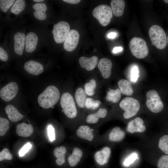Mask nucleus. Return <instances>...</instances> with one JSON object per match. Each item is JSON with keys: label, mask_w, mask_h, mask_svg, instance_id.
Wrapping results in <instances>:
<instances>
[{"label": "nucleus", "mask_w": 168, "mask_h": 168, "mask_svg": "<svg viewBox=\"0 0 168 168\" xmlns=\"http://www.w3.org/2000/svg\"><path fill=\"white\" fill-rule=\"evenodd\" d=\"M60 96L59 91L55 86H49L38 96V103L42 107L49 109L57 103Z\"/></svg>", "instance_id": "obj_1"}, {"label": "nucleus", "mask_w": 168, "mask_h": 168, "mask_svg": "<svg viewBox=\"0 0 168 168\" xmlns=\"http://www.w3.org/2000/svg\"><path fill=\"white\" fill-rule=\"evenodd\" d=\"M149 35L152 44L158 49H162L167 44V38L163 29L157 25L152 26L149 30Z\"/></svg>", "instance_id": "obj_2"}, {"label": "nucleus", "mask_w": 168, "mask_h": 168, "mask_svg": "<svg viewBox=\"0 0 168 168\" xmlns=\"http://www.w3.org/2000/svg\"><path fill=\"white\" fill-rule=\"evenodd\" d=\"M129 47L132 54L138 58H145L149 53L146 41L139 37L132 38L130 41Z\"/></svg>", "instance_id": "obj_3"}, {"label": "nucleus", "mask_w": 168, "mask_h": 168, "mask_svg": "<svg viewBox=\"0 0 168 168\" xmlns=\"http://www.w3.org/2000/svg\"><path fill=\"white\" fill-rule=\"evenodd\" d=\"M119 105L125 111L123 117L125 119L135 115L140 108V104L138 100L129 97L124 98L120 103Z\"/></svg>", "instance_id": "obj_4"}, {"label": "nucleus", "mask_w": 168, "mask_h": 168, "mask_svg": "<svg viewBox=\"0 0 168 168\" xmlns=\"http://www.w3.org/2000/svg\"><path fill=\"white\" fill-rule=\"evenodd\" d=\"M112 13L110 7L105 4L97 6L92 12L93 16L104 26H107L110 23L112 17Z\"/></svg>", "instance_id": "obj_5"}, {"label": "nucleus", "mask_w": 168, "mask_h": 168, "mask_svg": "<svg viewBox=\"0 0 168 168\" xmlns=\"http://www.w3.org/2000/svg\"><path fill=\"white\" fill-rule=\"evenodd\" d=\"M61 106L65 115L70 118L76 117L77 112L75 104L72 96L65 92L62 95L60 101Z\"/></svg>", "instance_id": "obj_6"}, {"label": "nucleus", "mask_w": 168, "mask_h": 168, "mask_svg": "<svg viewBox=\"0 0 168 168\" xmlns=\"http://www.w3.org/2000/svg\"><path fill=\"white\" fill-rule=\"evenodd\" d=\"M146 105L152 112L158 113L162 110L163 104L157 92L154 90L148 91L146 94Z\"/></svg>", "instance_id": "obj_7"}, {"label": "nucleus", "mask_w": 168, "mask_h": 168, "mask_svg": "<svg viewBox=\"0 0 168 168\" xmlns=\"http://www.w3.org/2000/svg\"><path fill=\"white\" fill-rule=\"evenodd\" d=\"M70 29V26L66 21H61L55 24L52 32L55 42L57 44L64 42Z\"/></svg>", "instance_id": "obj_8"}, {"label": "nucleus", "mask_w": 168, "mask_h": 168, "mask_svg": "<svg viewBox=\"0 0 168 168\" xmlns=\"http://www.w3.org/2000/svg\"><path fill=\"white\" fill-rule=\"evenodd\" d=\"M18 90L17 83L14 82H11L0 89V97L5 101H10L16 97Z\"/></svg>", "instance_id": "obj_9"}, {"label": "nucleus", "mask_w": 168, "mask_h": 168, "mask_svg": "<svg viewBox=\"0 0 168 168\" xmlns=\"http://www.w3.org/2000/svg\"><path fill=\"white\" fill-rule=\"evenodd\" d=\"M79 36V34L77 30H70L63 43L64 49L68 52L74 50L78 45Z\"/></svg>", "instance_id": "obj_10"}, {"label": "nucleus", "mask_w": 168, "mask_h": 168, "mask_svg": "<svg viewBox=\"0 0 168 168\" xmlns=\"http://www.w3.org/2000/svg\"><path fill=\"white\" fill-rule=\"evenodd\" d=\"M26 35L22 32H18L14 35V50L17 54L22 55L25 45Z\"/></svg>", "instance_id": "obj_11"}, {"label": "nucleus", "mask_w": 168, "mask_h": 168, "mask_svg": "<svg viewBox=\"0 0 168 168\" xmlns=\"http://www.w3.org/2000/svg\"><path fill=\"white\" fill-rule=\"evenodd\" d=\"M112 63L111 61L106 58H101L98 64V68L103 77L109 78L111 75Z\"/></svg>", "instance_id": "obj_12"}, {"label": "nucleus", "mask_w": 168, "mask_h": 168, "mask_svg": "<svg viewBox=\"0 0 168 168\" xmlns=\"http://www.w3.org/2000/svg\"><path fill=\"white\" fill-rule=\"evenodd\" d=\"M24 68L28 73L36 76L40 74L44 71V67L41 63L33 60L26 62Z\"/></svg>", "instance_id": "obj_13"}, {"label": "nucleus", "mask_w": 168, "mask_h": 168, "mask_svg": "<svg viewBox=\"0 0 168 168\" xmlns=\"http://www.w3.org/2000/svg\"><path fill=\"white\" fill-rule=\"evenodd\" d=\"M143 120L141 118L137 117L129 122L127 125V130L129 133H142L145 131V126L143 125Z\"/></svg>", "instance_id": "obj_14"}, {"label": "nucleus", "mask_w": 168, "mask_h": 168, "mask_svg": "<svg viewBox=\"0 0 168 168\" xmlns=\"http://www.w3.org/2000/svg\"><path fill=\"white\" fill-rule=\"evenodd\" d=\"M38 41V37L36 34L32 32H28L26 37V51L29 53L34 52L36 48Z\"/></svg>", "instance_id": "obj_15"}, {"label": "nucleus", "mask_w": 168, "mask_h": 168, "mask_svg": "<svg viewBox=\"0 0 168 168\" xmlns=\"http://www.w3.org/2000/svg\"><path fill=\"white\" fill-rule=\"evenodd\" d=\"M79 62L82 68L90 71L93 70L96 66L98 62V58L95 56L90 58L82 56L79 58Z\"/></svg>", "instance_id": "obj_16"}, {"label": "nucleus", "mask_w": 168, "mask_h": 168, "mask_svg": "<svg viewBox=\"0 0 168 168\" xmlns=\"http://www.w3.org/2000/svg\"><path fill=\"white\" fill-rule=\"evenodd\" d=\"M32 7L35 10L33 14L36 18L40 21L44 20L46 19L47 15L46 12L47 7L45 3H36L33 5Z\"/></svg>", "instance_id": "obj_17"}, {"label": "nucleus", "mask_w": 168, "mask_h": 168, "mask_svg": "<svg viewBox=\"0 0 168 168\" xmlns=\"http://www.w3.org/2000/svg\"><path fill=\"white\" fill-rule=\"evenodd\" d=\"M33 128L30 124H27L22 123L17 124L16 127V133L20 137L25 138L29 137L33 133Z\"/></svg>", "instance_id": "obj_18"}, {"label": "nucleus", "mask_w": 168, "mask_h": 168, "mask_svg": "<svg viewBox=\"0 0 168 168\" xmlns=\"http://www.w3.org/2000/svg\"><path fill=\"white\" fill-rule=\"evenodd\" d=\"M110 153V149L108 147H105L96 153L94 155L95 160L98 164L103 165L107 162Z\"/></svg>", "instance_id": "obj_19"}, {"label": "nucleus", "mask_w": 168, "mask_h": 168, "mask_svg": "<svg viewBox=\"0 0 168 168\" xmlns=\"http://www.w3.org/2000/svg\"><path fill=\"white\" fill-rule=\"evenodd\" d=\"M5 110L9 119L12 122H17L24 117V116L20 113L16 108L12 105H7Z\"/></svg>", "instance_id": "obj_20"}, {"label": "nucleus", "mask_w": 168, "mask_h": 168, "mask_svg": "<svg viewBox=\"0 0 168 168\" xmlns=\"http://www.w3.org/2000/svg\"><path fill=\"white\" fill-rule=\"evenodd\" d=\"M110 5L112 13L117 17L122 16L123 14L125 6V2L123 0H112Z\"/></svg>", "instance_id": "obj_21"}, {"label": "nucleus", "mask_w": 168, "mask_h": 168, "mask_svg": "<svg viewBox=\"0 0 168 168\" xmlns=\"http://www.w3.org/2000/svg\"><path fill=\"white\" fill-rule=\"evenodd\" d=\"M77 136L82 138L91 141L93 138V135L90 128L86 125L80 126L76 132Z\"/></svg>", "instance_id": "obj_22"}, {"label": "nucleus", "mask_w": 168, "mask_h": 168, "mask_svg": "<svg viewBox=\"0 0 168 168\" xmlns=\"http://www.w3.org/2000/svg\"><path fill=\"white\" fill-rule=\"evenodd\" d=\"M82 154V152L80 149L77 147H74L72 154L68 157L70 166L72 167L75 166L80 161Z\"/></svg>", "instance_id": "obj_23"}, {"label": "nucleus", "mask_w": 168, "mask_h": 168, "mask_svg": "<svg viewBox=\"0 0 168 168\" xmlns=\"http://www.w3.org/2000/svg\"><path fill=\"white\" fill-rule=\"evenodd\" d=\"M66 152V148L63 146L55 148L53 151V154L57 159L56 163L58 166H61L65 162V154Z\"/></svg>", "instance_id": "obj_24"}, {"label": "nucleus", "mask_w": 168, "mask_h": 168, "mask_svg": "<svg viewBox=\"0 0 168 168\" xmlns=\"http://www.w3.org/2000/svg\"><path fill=\"white\" fill-rule=\"evenodd\" d=\"M107 110L105 108H100L98 111L92 114L88 115L86 118V122L89 124H93L97 123L99 118H103L106 115Z\"/></svg>", "instance_id": "obj_25"}, {"label": "nucleus", "mask_w": 168, "mask_h": 168, "mask_svg": "<svg viewBox=\"0 0 168 168\" xmlns=\"http://www.w3.org/2000/svg\"><path fill=\"white\" fill-rule=\"evenodd\" d=\"M118 84L121 93L127 96H130L133 94V90L129 81L125 79H120L118 81Z\"/></svg>", "instance_id": "obj_26"}, {"label": "nucleus", "mask_w": 168, "mask_h": 168, "mask_svg": "<svg viewBox=\"0 0 168 168\" xmlns=\"http://www.w3.org/2000/svg\"><path fill=\"white\" fill-rule=\"evenodd\" d=\"M125 133L119 127L114 128L109 135V139L112 141L117 142L122 140L124 137Z\"/></svg>", "instance_id": "obj_27"}, {"label": "nucleus", "mask_w": 168, "mask_h": 168, "mask_svg": "<svg viewBox=\"0 0 168 168\" xmlns=\"http://www.w3.org/2000/svg\"><path fill=\"white\" fill-rule=\"evenodd\" d=\"M121 93L119 89L113 90L109 88V90L107 92L106 100L108 101L116 103L119 101L121 98Z\"/></svg>", "instance_id": "obj_28"}, {"label": "nucleus", "mask_w": 168, "mask_h": 168, "mask_svg": "<svg viewBox=\"0 0 168 168\" xmlns=\"http://www.w3.org/2000/svg\"><path fill=\"white\" fill-rule=\"evenodd\" d=\"M75 96L78 106L80 108H83L85 106V101L86 99V94L84 90L81 87L78 88L75 91Z\"/></svg>", "instance_id": "obj_29"}, {"label": "nucleus", "mask_w": 168, "mask_h": 168, "mask_svg": "<svg viewBox=\"0 0 168 168\" xmlns=\"http://www.w3.org/2000/svg\"><path fill=\"white\" fill-rule=\"evenodd\" d=\"M26 6V2L24 0H17L11 9V12L16 15H18L23 11Z\"/></svg>", "instance_id": "obj_30"}, {"label": "nucleus", "mask_w": 168, "mask_h": 168, "mask_svg": "<svg viewBox=\"0 0 168 168\" xmlns=\"http://www.w3.org/2000/svg\"><path fill=\"white\" fill-rule=\"evenodd\" d=\"M96 83L94 79L90 80L84 85V91L86 94L89 96H92L95 93Z\"/></svg>", "instance_id": "obj_31"}, {"label": "nucleus", "mask_w": 168, "mask_h": 168, "mask_svg": "<svg viewBox=\"0 0 168 168\" xmlns=\"http://www.w3.org/2000/svg\"><path fill=\"white\" fill-rule=\"evenodd\" d=\"M158 147L162 152L168 154V135H164L160 138Z\"/></svg>", "instance_id": "obj_32"}, {"label": "nucleus", "mask_w": 168, "mask_h": 168, "mask_svg": "<svg viewBox=\"0 0 168 168\" xmlns=\"http://www.w3.org/2000/svg\"><path fill=\"white\" fill-rule=\"evenodd\" d=\"M101 103L98 100H94L91 98H86L85 101V106L88 109L94 110L98 107Z\"/></svg>", "instance_id": "obj_33"}, {"label": "nucleus", "mask_w": 168, "mask_h": 168, "mask_svg": "<svg viewBox=\"0 0 168 168\" xmlns=\"http://www.w3.org/2000/svg\"><path fill=\"white\" fill-rule=\"evenodd\" d=\"M9 127V122L7 119L0 117V135H5Z\"/></svg>", "instance_id": "obj_34"}, {"label": "nucleus", "mask_w": 168, "mask_h": 168, "mask_svg": "<svg viewBox=\"0 0 168 168\" xmlns=\"http://www.w3.org/2000/svg\"><path fill=\"white\" fill-rule=\"evenodd\" d=\"M14 0H0V8L4 12H6L13 4Z\"/></svg>", "instance_id": "obj_35"}, {"label": "nucleus", "mask_w": 168, "mask_h": 168, "mask_svg": "<svg viewBox=\"0 0 168 168\" xmlns=\"http://www.w3.org/2000/svg\"><path fill=\"white\" fill-rule=\"evenodd\" d=\"M157 166L158 168H168V155L161 156L158 161Z\"/></svg>", "instance_id": "obj_36"}, {"label": "nucleus", "mask_w": 168, "mask_h": 168, "mask_svg": "<svg viewBox=\"0 0 168 168\" xmlns=\"http://www.w3.org/2000/svg\"><path fill=\"white\" fill-rule=\"evenodd\" d=\"M13 158V156L10 153L8 149L7 148H4L0 152V161H2L4 160H11Z\"/></svg>", "instance_id": "obj_37"}, {"label": "nucleus", "mask_w": 168, "mask_h": 168, "mask_svg": "<svg viewBox=\"0 0 168 168\" xmlns=\"http://www.w3.org/2000/svg\"><path fill=\"white\" fill-rule=\"evenodd\" d=\"M139 69L138 67L134 66L132 69L131 72L130 80L133 82H136L139 77Z\"/></svg>", "instance_id": "obj_38"}, {"label": "nucleus", "mask_w": 168, "mask_h": 168, "mask_svg": "<svg viewBox=\"0 0 168 168\" xmlns=\"http://www.w3.org/2000/svg\"><path fill=\"white\" fill-rule=\"evenodd\" d=\"M32 145L29 142L25 144L19 150V155L20 157L24 156L31 148Z\"/></svg>", "instance_id": "obj_39"}, {"label": "nucleus", "mask_w": 168, "mask_h": 168, "mask_svg": "<svg viewBox=\"0 0 168 168\" xmlns=\"http://www.w3.org/2000/svg\"><path fill=\"white\" fill-rule=\"evenodd\" d=\"M138 157L137 154L136 153H133L128 157L124 162V165L125 166H128L137 159Z\"/></svg>", "instance_id": "obj_40"}, {"label": "nucleus", "mask_w": 168, "mask_h": 168, "mask_svg": "<svg viewBox=\"0 0 168 168\" xmlns=\"http://www.w3.org/2000/svg\"><path fill=\"white\" fill-rule=\"evenodd\" d=\"M48 135L49 141L53 142L55 140L54 128L51 125H49L48 128Z\"/></svg>", "instance_id": "obj_41"}, {"label": "nucleus", "mask_w": 168, "mask_h": 168, "mask_svg": "<svg viewBox=\"0 0 168 168\" xmlns=\"http://www.w3.org/2000/svg\"><path fill=\"white\" fill-rule=\"evenodd\" d=\"M8 59V55L6 51L3 48L0 47V59L6 62Z\"/></svg>", "instance_id": "obj_42"}, {"label": "nucleus", "mask_w": 168, "mask_h": 168, "mask_svg": "<svg viewBox=\"0 0 168 168\" xmlns=\"http://www.w3.org/2000/svg\"><path fill=\"white\" fill-rule=\"evenodd\" d=\"M64 2L71 4H76L81 1L80 0H63Z\"/></svg>", "instance_id": "obj_43"}, {"label": "nucleus", "mask_w": 168, "mask_h": 168, "mask_svg": "<svg viewBox=\"0 0 168 168\" xmlns=\"http://www.w3.org/2000/svg\"><path fill=\"white\" fill-rule=\"evenodd\" d=\"M123 50V48L121 47H114L113 50V52L114 53H117L121 52Z\"/></svg>", "instance_id": "obj_44"}, {"label": "nucleus", "mask_w": 168, "mask_h": 168, "mask_svg": "<svg viewBox=\"0 0 168 168\" xmlns=\"http://www.w3.org/2000/svg\"><path fill=\"white\" fill-rule=\"evenodd\" d=\"M117 35V34L115 32H112L109 33L108 35V37L110 39H114Z\"/></svg>", "instance_id": "obj_45"}, {"label": "nucleus", "mask_w": 168, "mask_h": 168, "mask_svg": "<svg viewBox=\"0 0 168 168\" xmlns=\"http://www.w3.org/2000/svg\"><path fill=\"white\" fill-rule=\"evenodd\" d=\"M33 1L35 2H43L44 0H33Z\"/></svg>", "instance_id": "obj_46"}, {"label": "nucleus", "mask_w": 168, "mask_h": 168, "mask_svg": "<svg viewBox=\"0 0 168 168\" xmlns=\"http://www.w3.org/2000/svg\"><path fill=\"white\" fill-rule=\"evenodd\" d=\"M166 3H168V0H164L163 1Z\"/></svg>", "instance_id": "obj_47"}, {"label": "nucleus", "mask_w": 168, "mask_h": 168, "mask_svg": "<svg viewBox=\"0 0 168 168\" xmlns=\"http://www.w3.org/2000/svg\"><path fill=\"white\" fill-rule=\"evenodd\" d=\"M167 42L168 44V36L167 37Z\"/></svg>", "instance_id": "obj_48"}]
</instances>
